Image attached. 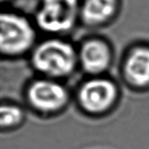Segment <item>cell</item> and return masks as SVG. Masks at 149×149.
Wrapping results in <instances>:
<instances>
[{
  "instance_id": "6da1fadb",
  "label": "cell",
  "mask_w": 149,
  "mask_h": 149,
  "mask_svg": "<svg viewBox=\"0 0 149 149\" xmlns=\"http://www.w3.org/2000/svg\"><path fill=\"white\" fill-rule=\"evenodd\" d=\"M33 64L40 72L61 77L73 71L76 55L74 48L68 42L53 39L42 42L33 54Z\"/></svg>"
},
{
  "instance_id": "7a4b0ae2",
  "label": "cell",
  "mask_w": 149,
  "mask_h": 149,
  "mask_svg": "<svg viewBox=\"0 0 149 149\" xmlns=\"http://www.w3.org/2000/svg\"><path fill=\"white\" fill-rule=\"evenodd\" d=\"M0 26V47L4 54L18 55L32 45L35 32L25 18L15 14L3 13Z\"/></svg>"
},
{
  "instance_id": "3957f363",
  "label": "cell",
  "mask_w": 149,
  "mask_h": 149,
  "mask_svg": "<svg viewBox=\"0 0 149 149\" xmlns=\"http://www.w3.org/2000/svg\"><path fill=\"white\" fill-rule=\"evenodd\" d=\"M78 12V0H42L36 21L46 31L63 32L73 26Z\"/></svg>"
},
{
  "instance_id": "277c9868",
  "label": "cell",
  "mask_w": 149,
  "mask_h": 149,
  "mask_svg": "<svg viewBox=\"0 0 149 149\" xmlns=\"http://www.w3.org/2000/svg\"><path fill=\"white\" fill-rule=\"evenodd\" d=\"M116 88L111 81L103 79H91L85 83L79 91L82 106L91 112H101L114 103Z\"/></svg>"
},
{
  "instance_id": "5b68a950",
  "label": "cell",
  "mask_w": 149,
  "mask_h": 149,
  "mask_svg": "<svg viewBox=\"0 0 149 149\" xmlns=\"http://www.w3.org/2000/svg\"><path fill=\"white\" fill-rule=\"evenodd\" d=\"M28 99L37 109L52 111L58 110L66 104L68 94L64 88L57 83L39 80L30 87Z\"/></svg>"
},
{
  "instance_id": "8992f818",
  "label": "cell",
  "mask_w": 149,
  "mask_h": 149,
  "mask_svg": "<svg viewBox=\"0 0 149 149\" xmlns=\"http://www.w3.org/2000/svg\"><path fill=\"white\" fill-rule=\"evenodd\" d=\"M110 50L105 42L100 40H91L83 45L80 51V60L86 71L97 74L104 71L110 62Z\"/></svg>"
},
{
  "instance_id": "52a82bcc",
  "label": "cell",
  "mask_w": 149,
  "mask_h": 149,
  "mask_svg": "<svg viewBox=\"0 0 149 149\" xmlns=\"http://www.w3.org/2000/svg\"><path fill=\"white\" fill-rule=\"evenodd\" d=\"M124 71L132 84L139 87L149 84V48L137 47L130 53Z\"/></svg>"
},
{
  "instance_id": "ba28073f",
  "label": "cell",
  "mask_w": 149,
  "mask_h": 149,
  "mask_svg": "<svg viewBox=\"0 0 149 149\" xmlns=\"http://www.w3.org/2000/svg\"><path fill=\"white\" fill-rule=\"evenodd\" d=\"M117 0H85L81 8L84 22L90 26L106 23L116 14Z\"/></svg>"
},
{
  "instance_id": "9c48e42d",
  "label": "cell",
  "mask_w": 149,
  "mask_h": 149,
  "mask_svg": "<svg viewBox=\"0 0 149 149\" xmlns=\"http://www.w3.org/2000/svg\"><path fill=\"white\" fill-rule=\"evenodd\" d=\"M23 112L20 108L13 105H5L1 107V126L10 127L15 125L22 120Z\"/></svg>"
}]
</instances>
